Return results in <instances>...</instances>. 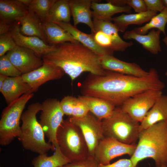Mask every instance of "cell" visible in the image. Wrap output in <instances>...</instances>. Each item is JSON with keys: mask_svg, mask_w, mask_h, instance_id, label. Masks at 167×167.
I'll return each instance as SVG.
<instances>
[{"mask_svg": "<svg viewBox=\"0 0 167 167\" xmlns=\"http://www.w3.org/2000/svg\"><path fill=\"white\" fill-rule=\"evenodd\" d=\"M163 41L165 45L167 50V36H166L163 39Z\"/></svg>", "mask_w": 167, "mask_h": 167, "instance_id": "7bdbcfd3", "label": "cell"}, {"mask_svg": "<svg viewBox=\"0 0 167 167\" xmlns=\"http://www.w3.org/2000/svg\"><path fill=\"white\" fill-rule=\"evenodd\" d=\"M162 1L165 7L167 8V0H162Z\"/></svg>", "mask_w": 167, "mask_h": 167, "instance_id": "ee69618b", "label": "cell"}, {"mask_svg": "<svg viewBox=\"0 0 167 167\" xmlns=\"http://www.w3.org/2000/svg\"><path fill=\"white\" fill-rule=\"evenodd\" d=\"M19 24L16 22L13 24L10 32L17 45L32 50L40 57L55 49L56 45L47 44L37 37L22 34L20 32Z\"/></svg>", "mask_w": 167, "mask_h": 167, "instance_id": "5bb4252c", "label": "cell"}, {"mask_svg": "<svg viewBox=\"0 0 167 167\" xmlns=\"http://www.w3.org/2000/svg\"><path fill=\"white\" fill-rule=\"evenodd\" d=\"M43 26L49 45H56L67 42H79L68 32L54 23L45 22L43 23Z\"/></svg>", "mask_w": 167, "mask_h": 167, "instance_id": "484cf974", "label": "cell"}, {"mask_svg": "<svg viewBox=\"0 0 167 167\" xmlns=\"http://www.w3.org/2000/svg\"><path fill=\"white\" fill-rule=\"evenodd\" d=\"M101 123L105 137L127 144H136L141 131L139 123L121 107H116L111 115L102 120Z\"/></svg>", "mask_w": 167, "mask_h": 167, "instance_id": "5b68a950", "label": "cell"}, {"mask_svg": "<svg viewBox=\"0 0 167 167\" xmlns=\"http://www.w3.org/2000/svg\"><path fill=\"white\" fill-rule=\"evenodd\" d=\"M109 2L116 6H128L137 13L147 11L144 0H110Z\"/></svg>", "mask_w": 167, "mask_h": 167, "instance_id": "836d02e7", "label": "cell"}, {"mask_svg": "<svg viewBox=\"0 0 167 167\" xmlns=\"http://www.w3.org/2000/svg\"><path fill=\"white\" fill-rule=\"evenodd\" d=\"M17 46L10 32L0 35V57L13 49Z\"/></svg>", "mask_w": 167, "mask_h": 167, "instance_id": "e575fe53", "label": "cell"}, {"mask_svg": "<svg viewBox=\"0 0 167 167\" xmlns=\"http://www.w3.org/2000/svg\"><path fill=\"white\" fill-rule=\"evenodd\" d=\"M161 32L158 30L152 29L147 35H141L131 30L126 31L123 38L125 40H135L146 50L152 54H156L161 51L160 40Z\"/></svg>", "mask_w": 167, "mask_h": 167, "instance_id": "ffe728a7", "label": "cell"}, {"mask_svg": "<svg viewBox=\"0 0 167 167\" xmlns=\"http://www.w3.org/2000/svg\"><path fill=\"white\" fill-rule=\"evenodd\" d=\"M138 140L130 159L134 165L150 158L154 161L156 167L167 166V121L158 122L141 131Z\"/></svg>", "mask_w": 167, "mask_h": 167, "instance_id": "3957f363", "label": "cell"}, {"mask_svg": "<svg viewBox=\"0 0 167 167\" xmlns=\"http://www.w3.org/2000/svg\"><path fill=\"white\" fill-rule=\"evenodd\" d=\"M91 34L94 41L100 47L113 53V43L109 36L101 31H96Z\"/></svg>", "mask_w": 167, "mask_h": 167, "instance_id": "d6a6232c", "label": "cell"}, {"mask_svg": "<svg viewBox=\"0 0 167 167\" xmlns=\"http://www.w3.org/2000/svg\"><path fill=\"white\" fill-rule=\"evenodd\" d=\"M106 71L104 75L90 73L81 84L83 95L103 99L116 106L142 92L151 89L162 90L165 85L154 68L145 77H137Z\"/></svg>", "mask_w": 167, "mask_h": 167, "instance_id": "6da1fadb", "label": "cell"}, {"mask_svg": "<svg viewBox=\"0 0 167 167\" xmlns=\"http://www.w3.org/2000/svg\"><path fill=\"white\" fill-rule=\"evenodd\" d=\"M100 60L105 70L137 77L147 76L150 73L149 71H146L135 63L121 60L112 55L100 56Z\"/></svg>", "mask_w": 167, "mask_h": 167, "instance_id": "9a60e30c", "label": "cell"}, {"mask_svg": "<svg viewBox=\"0 0 167 167\" xmlns=\"http://www.w3.org/2000/svg\"><path fill=\"white\" fill-rule=\"evenodd\" d=\"M13 24L0 21V35L9 32Z\"/></svg>", "mask_w": 167, "mask_h": 167, "instance_id": "ab89813d", "label": "cell"}, {"mask_svg": "<svg viewBox=\"0 0 167 167\" xmlns=\"http://www.w3.org/2000/svg\"><path fill=\"white\" fill-rule=\"evenodd\" d=\"M19 1L22 4L28 7L32 0H19Z\"/></svg>", "mask_w": 167, "mask_h": 167, "instance_id": "b9f144b4", "label": "cell"}, {"mask_svg": "<svg viewBox=\"0 0 167 167\" xmlns=\"http://www.w3.org/2000/svg\"><path fill=\"white\" fill-rule=\"evenodd\" d=\"M167 121V95H162L140 123L141 131L158 122Z\"/></svg>", "mask_w": 167, "mask_h": 167, "instance_id": "d4e9b609", "label": "cell"}, {"mask_svg": "<svg viewBox=\"0 0 167 167\" xmlns=\"http://www.w3.org/2000/svg\"><path fill=\"white\" fill-rule=\"evenodd\" d=\"M54 23L68 32L77 41L99 56L113 55V53L100 47L96 43L91 33L88 34L81 32L70 23L60 22Z\"/></svg>", "mask_w": 167, "mask_h": 167, "instance_id": "d6986e66", "label": "cell"}, {"mask_svg": "<svg viewBox=\"0 0 167 167\" xmlns=\"http://www.w3.org/2000/svg\"><path fill=\"white\" fill-rule=\"evenodd\" d=\"M39 122L48 140L55 148L58 145L56 135L63 122L64 115L60 106V101L55 98H48L41 104Z\"/></svg>", "mask_w": 167, "mask_h": 167, "instance_id": "ba28073f", "label": "cell"}, {"mask_svg": "<svg viewBox=\"0 0 167 167\" xmlns=\"http://www.w3.org/2000/svg\"><path fill=\"white\" fill-rule=\"evenodd\" d=\"M28 7L19 0H0V21L13 24L28 12Z\"/></svg>", "mask_w": 167, "mask_h": 167, "instance_id": "e0dca14e", "label": "cell"}, {"mask_svg": "<svg viewBox=\"0 0 167 167\" xmlns=\"http://www.w3.org/2000/svg\"><path fill=\"white\" fill-rule=\"evenodd\" d=\"M98 1L93 0L92 3V17L93 19L112 21V16L114 14L122 12L130 14L132 8L127 5L118 6L110 2L100 3Z\"/></svg>", "mask_w": 167, "mask_h": 167, "instance_id": "cb8c5ba5", "label": "cell"}, {"mask_svg": "<svg viewBox=\"0 0 167 167\" xmlns=\"http://www.w3.org/2000/svg\"><path fill=\"white\" fill-rule=\"evenodd\" d=\"M42 58L44 62L61 68L72 80L85 72L99 75L106 73L101 64L100 56L79 42L56 45L54 51Z\"/></svg>", "mask_w": 167, "mask_h": 167, "instance_id": "7a4b0ae2", "label": "cell"}, {"mask_svg": "<svg viewBox=\"0 0 167 167\" xmlns=\"http://www.w3.org/2000/svg\"><path fill=\"white\" fill-rule=\"evenodd\" d=\"M33 93L24 94L5 108L0 120V144H9L18 137L20 129V121L25 106L34 96Z\"/></svg>", "mask_w": 167, "mask_h": 167, "instance_id": "52a82bcc", "label": "cell"}, {"mask_svg": "<svg viewBox=\"0 0 167 167\" xmlns=\"http://www.w3.org/2000/svg\"><path fill=\"white\" fill-rule=\"evenodd\" d=\"M18 22L21 32L23 34L37 37L48 44L43 26V23L33 12L29 11Z\"/></svg>", "mask_w": 167, "mask_h": 167, "instance_id": "603a6c76", "label": "cell"}, {"mask_svg": "<svg viewBox=\"0 0 167 167\" xmlns=\"http://www.w3.org/2000/svg\"><path fill=\"white\" fill-rule=\"evenodd\" d=\"M136 144H127L112 138L105 137L96 148L94 156L99 164L107 165L117 157L124 155L131 157Z\"/></svg>", "mask_w": 167, "mask_h": 167, "instance_id": "8fae6325", "label": "cell"}, {"mask_svg": "<svg viewBox=\"0 0 167 167\" xmlns=\"http://www.w3.org/2000/svg\"><path fill=\"white\" fill-rule=\"evenodd\" d=\"M93 23L95 32L101 31L110 37L114 51H123L133 45L132 42H126L121 38L118 34V30L112 21L93 19Z\"/></svg>", "mask_w": 167, "mask_h": 167, "instance_id": "7402d4cb", "label": "cell"}, {"mask_svg": "<svg viewBox=\"0 0 167 167\" xmlns=\"http://www.w3.org/2000/svg\"><path fill=\"white\" fill-rule=\"evenodd\" d=\"M56 0H32L28 10L34 13L43 23L47 22L49 11Z\"/></svg>", "mask_w": 167, "mask_h": 167, "instance_id": "4dcf8cb0", "label": "cell"}, {"mask_svg": "<svg viewBox=\"0 0 167 167\" xmlns=\"http://www.w3.org/2000/svg\"><path fill=\"white\" fill-rule=\"evenodd\" d=\"M54 153L51 156L39 154L32 161L33 167H60L71 162L60 151L58 145L55 147Z\"/></svg>", "mask_w": 167, "mask_h": 167, "instance_id": "83f0119b", "label": "cell"}, {"mask_svg": "<svg viewBox=\"0 0 167 167\" xmlns=\"http://www.w3.org/2000/svg\"><path fill=\"white\" fill-rule=\"evenodd\" d=\"M147 11L157 13L162 11L165 8L162 0H144Z\"/></svg>", "mask_w": 167, "mask_h": 167, "instance_id": "74e56055", "label": "cell"}, {"mask_svg": "<svg viewBox=\"0 0 167 167\" xmlns=\"http://www.w3.org/2000/svg\"><path fill=\"white\" fill-rule=\"evenodd\" d=\"M7 77L6 76L0 74V91L1 90Z\"/></svg>", "mask_w": 167, "mask_h": 167, "instance_id": "60d3db41", "label": "cell"}, {"mask_svg": "<svg viewBox=\"0 0 167 167\" xmlns=\"http://www.w3.org/2000/svg\"><path fill=\"white\" fill-rule=\"evenodd\" d=\"M0 91L8 105L23 95L32 93L30 87L23 81L21 75L7 77Z\"/></svg>", "mask_w": 167, "mask_h": 167, "instance_id": "ac0fdd59", "label": "cell"}, {"mask_svg": "<svg viewBox=\"0 0 167 167\" xmlns=\"http://www.w3.org/2000/svg\"><path fill=\"white\" fill-rule=\"evenodd\" d=\"M157 14L154 12L146 11L145 12L125 14H122L112 18V21L119 32H124L130 25H141L149 22Z\"/></svg>", "mask_w": 167, "mask_h": 167, "instance_id": "4316f807", "label": "cell"}, {"mask_svg": "<svg viewBox=\"0 0 167 167\" xmlns=\"http://www.w3.org/2000/svg\"><path fill=\"white\" fill-rule=\"evenodd\" d=\"M99 165L94 156L88 155L84 159L70 162L60 167H98Z\"/></svg>", "mask_w": 167, "mask_h": 167, "instance_id": "8d00e7d4", "label": "cell"}, {"mask_svg": "<svg viewBox=\"0 0 167 167\" xmlns=\"http://www.w3.org/2000/svg\"><path fill=\"white\" fill-rule=\"evenodd\" d=\"M165 75L167 76V71H166V72L165 73Z\"/></svg>", "mask_w": 167, "mask_h": 167, "instance_id": "f6af8a7d", "label": "cell"}, {"mask_svg": "<svg viewBox=\"0 0 167 167\" xmlns=\"http://www.w3.org/2000/svg\"><path fill=\"white\" fill-rule=\"evenodd\" d=\"M42 109L39 102L29 105L22 115V124L18 139L24 149L39 154H47L50 150L54 151L52 144L45 141V133L39 122L37 113Z\"/></svg>", "mask_w": 167, "mask_h": 167, "instance_id": "277c9868", "label": "cell"}, {"mask_svg": "<svg viewBox=\"0 0 167 167\" xmlns=\"http://www.w3.org/2000/svg\"><path fill=\"white\" fill-rule=\"evenodd\" d=\"M71 15L68 0H56L50 9L47 22L69 23Z\"/></svg>", "mask_w": 167, "mask_h": 167, "instance_id": "f1b7e54d", "label": "cell"}, {"mask_svg": "<svg viewBox=\"0 0 167 167\" xmlns=\"http://www.w3.org/2000/svg\"><path fill=\"white\" fill-rule=\"evenodd\" d=\"M167 23V8H165L162 11L153 17L148 23L132 30L137 34L145 35L150 30L157 28L165 34V28Z\"/></svg>", "mask_w": 167, "mask_h": 167, "instance_id": "f546056e", "label": "cell"}, {"mask_svg": "<svg viewBox=\"0 0 167 167\" xmlns=\"http://www.w3.org/2000/svg\"><path fill=\"white\" fill-rule=\"evenodd\" d=\"M98 167H138L134 165L130 159H122L112 164H99Z\"/></svg>", "mask_w": 167, "mask_h": 167, "instance_id": "f35d334b", "label": "cell"}, {"mask_svg": "<svg viewBox=\"0 0 167 167\" xmlns=\"http://www.w3.org/2000/svg\"><path fill=\"white\" fill-rule=\"evenodd\" d=\"M74 22V26L80 23L84 24L90 28L91 33L95 31L92 19L91 5L93 0H68Z\"/></svg>", "mask_w": 167, "mask_h": 167, "instance_id": "2e32d148", "label": "cell"}, {"mask_svg": "<svg viewBox=\"0 0 167 167\" xmlns=\"http://www.w3.org/2000/svg\"><path fill=\"white\" fill-rule=\"evenodd\" d=\"M65 73L60 67L44 62L43 65L31 72L21 75L23 81L30 87L31 92H36L43 84L49 81L61 78Z\"/></svg>", "mask_w": 167, "mask_h": 167, "instance_id": "7c38bea8", "label": "cell"}, {"mask_svg": "<svg viewBox=\"0 0 167 167\" xmlns=\"http://www.w3.org/2000/svg\"><path fill=\"white\" fill-rule=\"evenodd\" d=\"M69 120L79 128L87 143L89 155L94 156L96 148L105 137L101 121L89 113L82 118L71 117Z\"/></svg>", "mask_w": 167, "mask_h": 167, "instance_id": "30bf717a", "label": "cell"}, {"mask_svg": "<svg viewBox=\"0 0 167 167\" xmlns=\"http://www.w3.org/2000/svg\"><path fill=\"white\" fill-rule=\"evenodd\" d=\"M162 90L151 89L139 93L125 101L121 108L135 121L140 123L156 101Z\"/></svg>", "mask_w": 167, "mask_h": 167, "instance_id": "9c48e42d", "label": "cell"}, {"mask_svg": "<svg viewBox=\"0 0 167 167\" xmlns=\"http://www.w3.org/2000/svg\"><path fill=\"white\" fill-rule=\"evenodd\" d=\"M78 98L71 96L64 97L60 101V106L64 115L71 117Z\"/></svg>", "mask_w": 167, "mask_h": 167, "instance_id": "d590c367", "label": "cell"}, {"mask_svg": "<svg viewBox=\"0 0 167 167\" xmlns=\"http://www.w3.org/2000/svg\"><path fill=\"white\" fill-rule=\"evenodd\" d=\"M6 55L22 75L38 68L43 63L42 59L33 51L18 45Z\"/></svg>", "mask_w": 167, "mask_h": 167, "instance_id": "4fadbf2b", "label": "cell"}, {"mask_svg": "<svg viewBox=\"0 0 167 167\" xmlns=\"http://www.w3.org/2000/svg\"><path fill=\"white\" fill-rule=\"evenodd\" d=\"M56 139L60 151L71 162L84 159L89 155L81 130L69 120H63L58 130Z\"/></svg>", "mask_w": 167, "mask_h": 167, "instance_id": "8992f818", "label": "cell"}, {"mask_svg": "<svg viewBox=\"0 0 167 167\" xmlns=\"http://www.w3.org/2000/svg\"><path fill=\"white\" fill-rule=\"evenodd\" d=\"M161 167H167V166H162Z\"/></svg>", "mask_w": 167, "mask_h": 167, "instance_id": "bcb514c9", "label": "cell"}, {"mask_svg": "<svg viewBox=\"0 0 167 167\" xmlns=\"http://www.w3.org/2000/svg\"><path fill=\"white\" fill-rule=\"evenodd\" d=\"M78 98L86 106L89 111L101 121L110 116L116 107L99 98L84 95L79 96Z\"/></svg>", "mask_w": 167, "mask_h": 167, "instance_id": "44dd1931", "label": "cell"}, {"mask_svg": "<svg viewBox=\"0 0 167 167\" xmlns=\"http://www.w3.org/2000/svg\"><path fill=\"white\" fill-rule=\"evenodd\" d=\"M0 74L7 77H15L22 75L6 55L0 57Z\"/></svg>", "mask_w": 167, "mask_h": 167, "instance_id": "1f68e13d", "label": "cell"}]
</instances>
